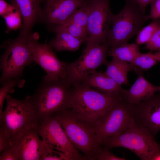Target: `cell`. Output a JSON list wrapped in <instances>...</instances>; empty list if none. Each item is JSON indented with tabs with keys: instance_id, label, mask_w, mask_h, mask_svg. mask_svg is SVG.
Returning <instances> with one entry per match:
<instances>
[{
	"instance_id": "6da1fadb",
	"label": "cell",
	"mask_w": 160,
	"mask_h": 160,
	"mask_svg": "<svg viewBox=\"0 0 160 160\" xmlns=\"http://www.w3.org/2000/svg\"><path fill=\"white\" fill-rule=\"evenodd\" d=\"M71 85L66 79L53 80L46 75L34 93L28 96L38 124L68 105Z\"/></svg>"
},
{
	"instance_id": "7a4b0ae2",
	"label": "cell",
	"mask_w": 160,
	"mask_h": 160,
	"mask_svg": "<svg viewBox=\"0 0 160 160\" xmlns=\"http://www.w3.org/2000/svg\"><path fill=\"white\" fill-rule=\"evenodd\" d=\"M120 97L106 95L80 83L71 85L67 108L93 126Z\"/></svg>"
},
{
	"instance_id": "3957f363",
	"label": "cell",
	"mask_w": 160,
	"mask_h": 160,
	"mask_svg": "<svg viewBox=\"0 0 160 160\" xmlns=\"http://www.w3.org/2000/svg\"><path fill=\"white\" fill-rule=\"evenodd\" d=\"M55 113L71 142L82 153L84 159L97 160L103 147L93 126L69 109H63Z\"/></svg>"
},
{
	"instance_id": "277c9868",
	"label": "cell",
	"mask_w": 160,
	"mask_h": 160,
	"mask_svg": "<svg viewBox=\"0 0 160 160\" xmlns=\"http://www.w3.org/2000/svg\"><path fill=\"white\" fill-rule=\"evenodd\" d=\"M7 104L2 117L1 126L12 145L16 144L30 129L36 126L37 120L36 113L28 96L23 99H18L7 94Z\"/></svg>"
},
{
	"instance_id": "5b68a950",
	"label": "cell",
	"mask_w": 160,
	"mask_h": 160,
	"mask_svg": "<svg viewBox=\"0 0 160 160\" xmlns=\"http://www.w3.org/2000/svg\"><path fill=\"white\" fill-rule=\"evenodd\" d=\"M30 33L21 30L15 39L3 45L4 51L0 61L1 85L9 79L20 78L24 68L34 61L28 43Z\"/></svg>"
},
{
	"instance_id": "8992f818",
	"label": "cell",
	"mask_w": 160,
	"mask_h": 160,
	"mask_svg": "<svg viewBox=\"0 0 160 160\" xmlns=\"http://www.w3.org/2000/svg\"><path fill=\"white\" fill-rule=\"evenodd\" d=\"M101 145L108 149L119 147L127 148L142 160H151L160 150V145L150 132L136 122L117 136L105 140Z\"/></svg>"
},
{
	"instance_id": "52a82bcc",
	"label": "cell",
	"mask_w": 160,
	"mask_h": 160,
	"mask_svg": "<svg viewBox=\"0 0 160 160\" xmlns=\"http://www.w3.org/2000/svg\"><path fill=\"white\" fill-rule=\"evenodd\" d=\"M132 0H126L125 6L117 14H113L112 27L107 40L109 48L124 43L136 34L148 20Z\"/></svg>"
},
{
	"instance_id": "ba28073f",
	"label": "cell",
	"mask_w": 160,
	"mask_h": 160,
	"mask_svg": "<svg viewBox=\"0 0 160 160\" xmlns=\"http://www.w3.org/2000/svg\"><path fill=\"white\" fill-rule=\"evenodd\" d=\"M135 123L133 105L121 96L95 123L93 127L101 145L105 140L117 136Z\"/></svg>"
},
{
	"instance_id": "9c48e42d",
	"label": "cell",
	"mask_w": 160,
	"mask_h": 160,
	"mask_svg": "<svg viewBox=\"0 0 160 160\" xmlns=\"http://www.w3.org/2000/svg\"><path fill=\"white\" fill-rule=\"evenodd\" d=\"M108 43L86 44L80 57L75 61L67 63L66 79L71 85L81 83L99 66L108 63Z\"/></svg>"
},
{
	"instance_id": "30bf717a",
	"label": "cell",
	"mask_w": 160,
	"mask_h": 160,
	"mask_svg": "<svg viewBox=\"0 0 160 160\" xmlns=\"http://www.w3.org/2000/svg\"><path fill=\"white\" fill-rule=\"evenodd\" d=\"M36 128L45 144L49 147L64 153L70 160H84L83 155L71 142L55 113L37 124Z\"/></svg>"
},
{
	"instance_id": "8fae6325",
	"label": "cell",
	"mask_w": 160,
	"mask_h": 160,
	"mask_svg": "<svg viewBox=\"0 0 160 160\" xmlns=\"http://www.w3.org/2000/svg\"><path fill=\"white\" fill-rule=\"evenodd\" d=\"M113 14L110 8V0H89L86 44L107 41Z\"/></svg>"
},
{
	"instance_id": "7c38bea8",
	"label": "cell",
	"mask_w": 160,
	"mask_h": 160,
	"mask_svg": "<svg viewBox=\"0 0 160 160\" xmlns=\"http://www.w3.org/2000/svg\"><path fill=\"white\" fill-rule=\"evenodd\" d=\"M39 36L37 33H29L28 43L34 61L45 71L46 75L54 80L66 79L67 63L57 57L49 44L39 42Z\"/></svg>"
},
{
	"instance_id": "4fadbf2b",
	"label": "cell",
	"mask_w": 160,
	"mask_h": 160,
	"mask_svg": "<svg viewBox=\"0 0 160 160\" xmlns=\"http://www.w3.org/2000/svg\"><path fill=\"white\" fill-rule=\"evenodd\" d=\"M86 0H42L41 21L50 29L65 23Z\"/></svg>"
},
{
	"instance_id": "5bb4252c",
	"label": "cell",
	"mask_w": 160,
	"mask_h": 160,
	"mask_svg": "<svg viewBox=\"0 0 160 160\" xmlns=\"http://www.w3.org/2000/svg\"><path fill=\"white\" fill-rule=\"evenodd\" d=\"M133 106L136 122L154 137L160 131V93Z\"/></svg>"
},
{
	"instance_id": "9a60e30c",
	"label": "cell",
	"mask_w": 160,
	"mask_h": 160,
	"mask_svg": "<svg viewBox=\"0 0 160 160\" xmlns=\"http://www.w3.org/2000/svg\"><path fill=\"white\" fill-rule=\"evenodd\" d=\"M36 125L29 129L18 143L14 145L18 152L19 160H40L44 152L45 143L39 137Z\"/></svg>"
},
{
	"instance_id": "2e32d148",
	"label": "cell",
	"mask_w": 160,
	"mask_h": 160,
	"mask_svg": "<svg viewBox=\"0 0 160 160\" xmlns=\"http://www.w3.org/2000/svg\"><path fill=\"white\" fill-rule=\"evenodd\" d=\"M133 70L138 74L137 78L129 89H124L122 96L128 103L134 105L149 99L159 92L160 87L153 85L146 79L143 71L135 68Z\"/></svg>"
},
{
	"instance_id": "e0dca14e",
	"label": "cell",
	"mask_w": 160,
	"mask_h": 160,
	"mask_svg": "<svg viewBox=\"0 0 160 160\" xmlns=\"http://www.w3.org/2000/svg\"><path fill=\"white\" fill-rule=\"evenodd\" d=\"M20 14L23 20L21 30L28 33L36 24L41 21L42 0H10Z\"/></svg>"
},
{
	"instance_id": "ac0fdd59",
	"label": "cell",
	"mask_w": 160,
	"mask_h": 160,
	"mask_svg": "<svg viewBox=\"0 0 160 160\" xmlns=\"http://www.w3.org/2000/svg\"><path fill=\"white\" fill-rule=\"evenodd\" d=\"M81 83L110 96H122L124 90L121 85L101 71L89 75Z\"/></svg>"
},
{
	"instance_id": "d6986e66",
	"label": "cell",
	"mask_w": 160,
	"mask_h": 160,
	"mask_svg": "<svg viewBox=\"0 0 160 160\" xmlns=\"http://www.w3.org/2000/svg\"><path fill=\"white\" fill-rule=\"evenodd\" d=\"M106 65V69L104 73L106 75L121 85L129 84L128 73L133 68L131 63L113 58Z\"/></svg>"
},
{
	"instance_id": "ffe728a7",
	"label": "cell",
	"mask_w": 160,
	"mask_h": 160,
	"mask_svg": "<svg viewBox=\"0 0 160 160\" xmlns=\"http://www.w3.org/2000/svg\"><path fill=\"white\" fill-rule=\"evenodd\" d=\"M56 33L55 37L49 44L56 51H75L84 42L65 31H60Z\"/></svg>"
},
{
	"instance_id": "44dd1931",
	"label": "cell",
	"mask_w": 160,
	"mask_h": 160,
	"mask_svg": "<svg viewBox=\"0 0 160 160\" xmlns=\"http://www.w3.org/2000/svg\"><path fill=\"white\" fill-rule=\"evenodd\" d=\"M139 46L134 43H124L109 48L108 54L113 58L132 63L140 53Z\"/></svg>"
},
{
	"instance_id": "7402d4cb",
	"label": "cell",
	"mask_w": 160,
	"mask_h": 160,
	"mask_svg": "<svg viewBox=\"0 0 160 160\" xmlns=\"http://www.w3.org/2000/svg\"><path fill=\"white\" fill-rule=\"evenodd\" d=\"M160 62V51L153 53L152 51L143 53L140 52L131 63L133 70L135 68L143 71H147Z\"/></svg>"
},
{
	"instance_id": "603a6c76",
	"label": "cell",
	"mask_w": 160,
	"mask_h": 160,
	"mask_svg": "<svg viewBox=\"0 0 160 160\" xmlns=\"http://www.w3.org/2000/svg\"><path fill=\"white\" fill-rule=\"evenodd\" d=\"M54 32L60 31H65L73 36L86 41L88 33L86 28L68 21L52 30Z\"/></svg>"
},
{
	"instance_id": "cb8c5ba5",
	"label": "cell",
	"mask_w": 160,
	"mask_h": 160,
	"mask_svg": "<svg viewBox=\"0 0 160 160\" xmlns=\"http://www.w3.org/2000/svg\"><path fill=\"white\" fill-rule=\"evenodd\" d=\"M25 83V80L18 78L9 79L2 85L0 89V118L3 114V104L7 95L13 92L16 87H22Z\"/></svg>"
},
{
	"instance_id": "d4e9b609",
	"label": "cell",
	"mask_w": 160,
	"mask_h": 160,
	"mask_svg": "<svg viewBox=\"0 0 160 160\" xmlns=\"http://www.w3.org/2000/svg\"><path fill=\"white\" fill-rule=\"evenodd\" d=\"M160 27V19L153 20L138 32L136 40V44L139 46L147 43Z\"/></svg>"
},
{
	"instance_id": "484cf974",
	"label": "cell",
	"mask_w": 160,
	"mask_h": 160,
	"mask_svg": "<svg viewBox=\"0 0 160 160\" xmlns=\"http://www.w3.org/2000/svg\"><path fill=\"white\" fill-rule=\"evenodd\" d=\"M88 7L89 0H86L83 5L78 9L66 21L87 28Z\"/></svg>"
},
{
	"instance_id": "4316f807",
	"label": "cell",
	"mask_w": 160,
	"mask_h": 160,
	"mask_svg": "<svg viewBox=\"0 0 160 160\" xmlns=\"http://www.w3.org/2000/svg\"><path fill=\"white\" fill-rule=\"evenodd\" d=\"M3 17L5 22L7 33H8L11 31L16 30L20 28L21 29L23 20L20 14L16 8L14 11Z\"/></svg>"
},
{
	"instance_id": "83f0119b",
	"label": "cell",
	"mask_w": 160,
	"mask_h": 160,
	"mask_svg": "<svg viewBox=\"0 0 160 160\" xmlns=\"http://www.w3.org/2000/svg\"><path fill=\"white\" fill-rule=\"evenodd\" d=\"M45 150L40 159L41 160H70L64 153L49 147L45 144Z\"/></svg>"
},
{
	"instance_id": "f1b7e54d",
	"label": "cell",
	"mask_w": 160,
	"mask_h": 160,
	"mask_svg": "<svg viewBox=\"0 0 160 160\" xmlns=\"http://www.w3.org/2000/svg\"><path fill=\"white\" fill-rule=\"evenodd\" d=\"M0 160H19L18 152L14 145H10L2 151Z\"/></svg>"
},
{
	"instance_id": "f546056e",
	"label": "cell",
	"mask_w": 160,
	"mask_h": 160,
	"mask_svg": "<svg viewBox=\"0 0 160 160\" xmlns=\"http://www.w3.org/2000/svg\"><path fill=\"white\" fill-rule=\"evenodd\" d=\"M145 48L151 51H160V27L156 30L150 40L146 44Z\"/></svg>"
},
{
	"instance_id": "4dcf8cb0",
	"label": "cell",
	"mask_w": 160,
	"mask_h": 160,
	"mask_svg": "<svg viewBox=\"0 0 160 160\" xmlns=\"http://www.w3.org/2000/svg\"><path fill=\"white\" fill-rule=\"evenodd\" d=\"M124 157H120L113 154L109 149L102 148L99 153L97 160H125Z\"/></svg>"
},
{
	"instance_id": "1f68e13d",
	"label": "cell",
	"mask_w": 160,
	"mask_h": 160,
	"mask_svg": "<svg viewBox=\"0 0 160 160\" xmlns=\"http://www.w3.org/2000/svg\"><path fill=\"white\" fill-rule=\"evenodd\" d=\"M151 4L150 14L148 15V19L153 20L160 19V0H154Z\"/></svg>"
},
{
	"instance_id": "d6a6232c",
	"label": "cell",
	"mask_w": 160,
	"mask_h": 160,
	"mask_svg": "<svg viewBox=\"0 0 160 160\" xmlns=\"http://www.w3.org/2000/svg\"><path fill=\"white\" fill-rule=\"evenodd\" d=\"M16 8L7 3L5 0H0V15L2 17L13 12Z\"/></svg>"
},
{
	"instance_id": "836d02e7",
	"label": "cell",
	"mask_w": 160,
	"mask_h": 160,
	"mask_svg": "<svg viewBox=\"0 0 160 160\" xmlns=\"http://www.w3.org/2000/svg\"><path fill=\"white\" fill-rule=\"evenodd\" d=\"M11 145L9 140L4 129L0 126V153L8 146Z\"/></svg>"
},
{
	"instance_id": "e575fe53",
	"label": "cell",
	"mask_w": 160,
	"mask_h": 160,
	"mask_svg": "<svg viewBox=\"0 0 160 160\" xmlns=\"http://www.w3.org/2000/svg\"><path fill=\"white\" fill-rule=\"evenodd\" d=\"M137 5L141 12L145 14L147 6L151 4L154 0H132Z\"/></svg>"
},
{
	"instance_id": "d590c367",
	"label": "cell",
	"mask_w": 160,
	"mask_h": 160,
	"mask_svg": "<svg viewBox=\"0 0 160 160\" xmlns=\"http://www.w3.org/2000/svg\"><path fill=\"white\" fill-rule=\"evenodd\" d=\"M151 160H160V150L153 155Z\"/></svg>"
},
{
	"instance_id": "8d00e7d4",
	"label": "cell",
	"mask_w": 160,
	"mask_h": 160,
	"mask_svg": "<svg viewBox=\"0 0 160 160\" xmlns=\"http://www.w3.org/2000/svg\"><path fill=\"white\" fill-rule=\"evenodd\" d=\"M159 92H160V91H159Z\"/></svg>"
}]
</instances>
